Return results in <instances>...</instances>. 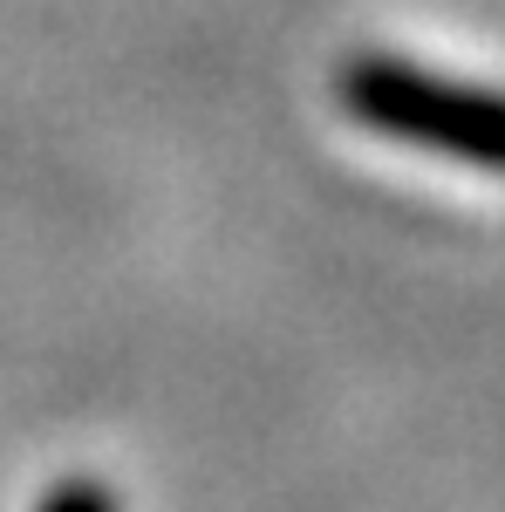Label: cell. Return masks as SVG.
<instances>
[{
	"label": "cell",
	"instance_id": "cell-1",
	"mask_svg": "<svg viewBox=\"0 0 505 512\" xmlns=\"http://www.w3.org/2000/svg\"><path fill=\"white\" fill-rule=\"evenodd\" d=\"M355 110L376 130L403 137V144H424L437 158L505 171V103H492V96H465V89H437L424 76L383 69V76L355 82Z\"/></svg>",
	"mask_w": 505,
	"mask_h": 512
}]
</instances>
